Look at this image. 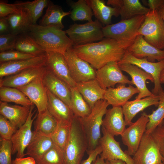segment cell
Wrapping results in <instances>:
<instances>
[{"label": "cell", "mask_w": 164, "mask_h": 164, "mask_svg": "<svg viewBox=\"0 0 164 164\" xmlns=\"http://www.w3.org/2000/svg\"><path fill=\"white\" fill-rule=\"evenodd\" d=\"M134 41L105 38L98 42L74 45L72 49L78 56L97 70L109 62L120 61Z\"/></svg>", "instance_id": "1"}, {"label": "cell", "mask_w": 164, "mask_h": 164, "mask_svg": "<svg viewBox=\"0 0 164 164\" xmlns=\"http://www.w3.org/2000/svg\"><path fill=\"white\" fill-rule=\"evenodd\" d=\"M28 33L46 51L56 52L64 55L74 45L66 31L57 27L32 24Z\"/></svg>", "instance_id": "2"}, {"label": "cell", "mask_w": 164, "mask_h": 164, "mask_svg": "<svg viewBox=\"0 0 164 164\" xmlns=\"http://www.w3.org/2000/svg\"><path fill=\"white\" fill-rule=\"evenodd\" d=\"M109 105L105 99L100 100L96 103L88 115L84 118H79L87 140L86 152L88 154L99 145L101 137V128L103 117Z\"/></svg>", "instance_id": "3"}, {"label": "cell", "mask_w": 164, "mask_h": 164, "mask_svg": "<svg viewBox=\"0 0 164 164\" xmlns=\"http://www.w3.org/2000/svg\"><path fill=\"white\" fill-rule=\"evenodd\" d=\"M87 143L79 118L74 116L71 125L69 138L64 154L67 164H80Z\"/></svg>", "instance_id": "4"}, {"label": "cell", "mask_w": 164, "mask_h": 164, "mask_svg": "<svg viewBox=\"0 0 164 164\" xmlns=\"http://www.w3.org/2000/svg\"><path fill=\"white\" fill-rule=\"evenodd\" d=\"M155 47L164 49V21L157 10L150 9L136 34Z\"/></svg>", "instance_id": "5"}, {"label": "cell", "mask_w": 164, "mask_h": 164, "mask_svg": "<svg viewBox=\"0 0 164 164\" xmlns=\"http://www.w3.org/2000/svg\"><path fill=\"white\" fill-rule=\"evenodd\" d=\"M102 24L95 19L84 24L74 23L65 31L74 45L100 41L104 37Z\"/></svg>", "instance_id": "6"}, {"label": "cell", "mask_w": 164, "mask_h": 164, "mask_svg": "<svg viewBox=\"0 0 164 164\" xmlns=\"http://www.w3.org/2000/svg\"><path fill=\"white\" fill-rule=\"evenodd\" d=\"M145 17V15H139L106 25L103 29L104 37L118 40L134 41Z\"/></svg>", "instance_id": "7"}, {"label": "cell", "mask_w": 164, "mask_h": 164, "mask_svg": "<svg viewBox=\"0 0 164 164\" xmlns=\"http://www.w3.org/2000/svg\"><path fill=\"white\" fill-rule=\"evenodd\" d=\"M133 156L134 164H159L162 162L159 146L151 134L144 133Z\"/></svg>", "instance_id": "8"}, {"label": "cell", "mask_w": 164, "mask_h": 164, "mask_svg": "<svg viewBox=\"0 0 164 164\" xmlns=\"http://www.w3.org/2000/svg\"><path fill=\"white\" fill-rule=\"evenodd\" d=\"M149 120L145 112L134 122H132L121 135L123 144L127 147L128 153L133 155L137 150L145 133Z\"/></svg>", "instance_id": "9"}, {"label": "cell", "mask_w": 164, "mask_h": 164, "mask_svg": "<svg viewBox=\"0 0 164 164\" xmlns=\"http://www.w3.org/2000/svg\"><path fill=\"white\" fill-rule=\"evenodd\" d=\"M96 79L101 87L106 90L117 84L133 85L124 75L117 62H109L96 71Z\"/></svg>", "instance_id": "10"}, {"label": "cell", "mask_w": 164, "mask_h": 164, "mask_svg": "<svg viewBox=\"0 0 164 164\" xmlns=\"http://www.w3.org/2000/svg\"><path fill=\"white\" fill-rule=\"evenodd\" d=\"M72 48L67 50L63 55L74 81L77 83L96 79V71L94 68L87 62L78 56Z\"/></svg>", "instance_id": "11"}, {"label": "cell", "mask_w": 164, "mask_h": 164, "mask_svg": "<svg viewBox=\"0 0 164 164\" xmlns=\"http://www.w3.org/2000/svg\"><path fill=\"white\" fill-rule=\"evenodd\" d=\"M34 108L33 105L26 122L17 129L10 140L12 145V154L16 153L17 158L24 157L25 155V150L29 144L33 136V131H32V127L37 115L36 114L33 117L35 111H33Z\"/></svg>", "instance_id": "12"}, {"label": "cell", "mask_w": 164, "mask_h": 164, "mask_svg": "<svg viewBox=\"0 0 164 164\" xmlns=\"http://www.w3.org/2000/svg\"><path fill=\"white\" fill-rule=\"evenodd\" d=\"M118 63H129L135 65L150 74L154 80V87L152 92L154 94L158 95L159 91L162 88L160 77L161 72L164 69V60L152 62L146 58H136L126 50L122 59Z\"/></svg>", "instance_id": "13"}, {"label": "cell", "mask_w": 164, "mask_h": 164, "mask_svg": "<svg viewBox=\"0 0 164 164\" xmlns=\"http://www.w3.org/2000/svg\"><path fill=\"white\" fill-rule=\"evenodd\" d=\"M101 131L103 135L98 145L102 149L100 157L104 160L109 161L114 159H120L124 161L126 164H134L132 158L126 151H123L119 142L115 139L114 136L109 134L102 126Z\"/></svg>", "instance_id": "14"}, {"label": "cell", "mask_w": 164, "mask_h": 164, "mask_svg": "<svg viewBox=\"0 0 164 164\" xmlns=\"http://www.w3.org/2000/svg\"><path fill=\"white\" fill-rule=\"evenodd\" d=\"M46 52V64L48 68L70 87H76L77 83L71 76L69 66L64 55L56 52Z\"/></svg>", "instance_id": "15"}, {"label": "cell", "mask_w": 164, "mask_h": 164, "mask_svg": "<svg viewBox=\"0 0 164 164\" xmlns=\"http://www.w3.org/2000/svg\"><path fill=\"white\" fill-rule=\"evenodd\" d=\"M22 91L36 106L38 113H42L47 109L48 97L47 89L42 77L27 85L16 88Z\"/></svg>", "instance_id": "16"}, {"label": "cell", "mask_w": 164, "mask_h": 164, "mask_svg": "<svg viewBox=\"0 0 164 164\" xmlns=\"http://www.w3.org/2000/svg\"><path fill=\"white\" fill-rule=\"evenodd\" d=\"M118 64L122 71L127 73L130 76L133 84L136 86L139 91L135 100H139L153 94L148 89L146 85V81L148 80L154 83V79L150 74L132 64L127 63H118Z\"/></svg>", "instance_id": "17"}, {"label": "cell", "mask_w": 164, "mask_h": 164, "mask_svg": "<svg viewBox=\"0 0 164 164\" xmlns=\"http://www.w3.org/2000/svg\"><path fill=\"white\" fill-rule=\"evenodd\" d=\"M46 64L22 70L16 74L1 78L0 87L18 88L28 84L42 77L46 69Z\"/></svg>", "instance_id": "18"}, {"label": "cell", "mask_w": 164, "mask_h": 164, "mask_svg": "<svg viewBox=\"0 0 164 164\" xmlns=\"http://www.w3.org/2000/svg\"><path fill=\"white\" fill-rule=\"evenodd\" d=\"M126 50L136 58H146L150 62L164 60V49L160 50L151 45L142 35L137 36Z\"/></svg>", "instance_id": "19"}, {"label": "cell", "mask_w": 164, "mask_h": 164, "mask_svg": "<svg viewBox=\"0 0 164 164\" xmlns=\"http://www.w3.org/2000/svg\"><path fill=\"white\" fill-rule=\"evenodd\" d=\"M42 78L46 88L63 101L70 108V87L55 75L47 67L42 77Z\"/></svg>", "instance_id": "20"}, {"label": "cell", "mask_w": 164, "mask_h": 164, "mask_svg": "<svg viewBox=\"0 0 164 164\" xmlns=\"http://www.w3.org/2000/svg\"><path fill=\"white\" fill-rule=\"evenodd\" d=\"M47 91L48 111L58 122L70 125L74 116L71 110L63 101L47 89Z\"/></svg>", "instance_id": "21"}, {"label": "cell", "mask_w": 164, "mask_h": 164, "mask_svg": "<svg viewBox=\"0 0 164 164\" xmlns=\"http://www.w3.org/2000/svg\"><path fill=\"white\" fill-rule=\"evenodd\" d=\"M46 56L0 63V77L10 76L29 68L46 64Z\"/></svg>", "instance_id": "22"}, {"label": "cell", "mask_w": 164, "mask_h": 164, "mask_svg": "<svg viewBox=\"0 0 164 164\" xmlns=\"http://www.w3.org/2000/svg\"><path fill=\"white\" fill-rule=\"evenodd\" d=\"M123 116L122 107H113L107 110L102 126L112 136L121 135L126 126Z\"/></svg>", "instance_id": "23"}, {"label": "cell", "mask_w": 164, "mask_h": 164, "mask_svg": "<svg viewBox=\"0 0 164 164\" xmlns=\"http://www.w3.org/2000/svg\"><path fill=\"white\" fill-rule=\"evenodd\" d=\"M139 93L136 87L129 85L128 87L125 84H119L116 88L109 87L105 91L104 99L109 105L113 107H122L133 95Z\"/></svg>", "instance_id": "24"}, {"label": "cell", "mask_w": 164, "mask_h": 164, "mask_svg": "<svg viewBox=\"0 0 164 164\" xmlns=\"http://www.w3.org/2000/svg\"><path fill=\"white\" fill-rule=\"evenodd\" d=\"M159 101V95L153 94L139 100L127 101L122 106L126 125L129 126L134 118L140 112L152 105L157 107Z\"/></svg>", "instance_id": "25"}, {"label": "cell", "mask_w": 164, "mask_h": 164, "mask_svg": "<svg viewBox=\"0 0 164 164\" xmlns=\"http://www.w3.org/2000/svg\"><path fill=\"white\" fill-rule=\"evenodd\" d=\"M107 4L119 9L121 19L145 15L150 10L142 5L139 0H108Z\"/></svg>", "instance_id": "26"}, {"label": "cell", "mask_w": 164, "mask_h": 164, "mask_svg": "<svg viewBox=\"0 0 164 164\" xmlns=\"http://www.w3.org/2000/svg\"><path fill=\"white\" fill-rule=\"evenodd\" d=\"M32 105H13L0 101V114L8 119L18 129L26 122Z\"/></svg>", "instance_id": "27"}, {"label": "cell", "mask_w": 164, "mask_h": 164, "mask_svg": "<svg viewBox=\"0 0 164 164\" xmlns=\"http://www.w3.org/2000/svg\"><path fill=\"white\" fill-rule=\"evenodd\" d=\"M76 87L91 109L98 101L104 99L106 90L96 79L77 83Z\"/></svg>", "instance_id": "28"}, {"label": "cell", "mask_w": 164, "mask_h": 164, "mask_svg": "<svg viewBox=\"0 0 164 164\" xmlns=\"http://www.w3.org/2000/svg\"><path fill=\"white\" fill-rule=\"evenodd\" d=\"M54 145L51 137L34 131L32 138L26 148L25 155L32 157L36 161Z\"/></svg>", "instance_id": "29"}, {"label": "cell", "mask_w": 164, "mask_h": 164, "mask_svg": "<svg viewBox=\"0 0 164 164\" xmlns=\"http://www.w3.org/2000/svg\"><path fill=\"white\" fill-rule=\"evenodd\" d=\"M71 11L64 12L62 7L50 1L46 12L39 22L44 26H53L63 29L64 26L62 22L63 18L70 15Z\"/></svg>", "instance_id": "30"}, {"label": "cell", "mask_w": 164, "mask_h": 164, "mask_svg": "<svg viewBox=\"0 0 164 164\" xmlns=\"http://www.w3.org/2000/svg\"><path fill=\"white\" fill-rule=\"evenodd\" d=\"M96 19L102 24H111L112 16L120 15L119 10L116 7L107 5L103 0H87Z\"/></svg>", "instance_id": "31"}, {"label": "cell", "mask_w": 164, "mask_h": 164, "mask_svg": "<svg viewBox=\"0 0 164 164\" xmlns=\"http://www.w3.org/2000/svg\"><path fill=\"white\" fill-rule=\"evenodd\" d=\"M15 50L36 57L46 56V51L27 33L17 36Z\"/></svg>", "instance_id": "32"}, {"label": "cell", "mask_w": 164, "mask_h": 164, "mask_svg": "<svg viewBox=\"0 0 164 164\" xmlns=\"http://www.w3.org/2000/svg\"><path fill=\"white\" fill-rule=\"evenodd\" d=\"M7 17L11 33L16 36L27 33L30 26L33 24L29 15L23 10L21 9L19 12L10 15Z\"/></svg>", "instance_id": "33"}, {"label": "cell", "mask_w": 164, "mask_h": 164, "mask_svg": "<svg viewBox=\"0 0 164 164\" xmlns=\"http://www.w3.org/2000/svg\"><path fill=\"white\" fill-rule=\"evenodd\" d=\"M67 4L71 9L70 17L73 21H93L94 14L87 0H78L76 2L67 0Z\"/></svg>", "instance_id": "34"}, {"label": "cell", "mask_w": 164, "mask_h": 164, "mask_svg": "<svg viewBox=\"0 0 164 164\" xmlns=\"http://www.w3.org/2000/svg\"><path fill=\"white\" fill-rule=\"evenodd\" d=\"M58 122L47 109L37 113L34 121V131L51 137L57 127Z\"/></svg>", "instance_id": "35"}, {"label": "cell", "mask_w": 164, "mask_h": 164, "mask_svg": "<svg viewBox=\"0 0 164 164\" xmlns=\"http://www.w3.org/2000/svg\"><path fill=\"white\" fill-rule=\"evenodd\" d=\"M50 0H35L32 1H16L14 4L19 9L27 12L29 15L33 24L42 15L44 9L47 8Z\"/></svg>", "instance_id": "36"}, {"label": "cell", "mask_w": 164, "mask_h": 164, "mask_svg": "<svg viewBox=\"0 0 164 164\" xmlns=\"http://www.w3.org/2000/svg\"><path fill=\"white\" fill-rule=\"evenodd\" d=\"M0 100L1 101L13 102L23 106L33 104L22 91L15 88L0 87Z\"/></svg>", "instance_id": "37"}, {"label": "cell", "mask_w": 164, "mask_h": 164, "mask_svg": "<svg viewBox=\"0 0 164 164\" xmlns=\"http://www.w3.org/2000/svg\"><path fill=\"white\" fill-rule=\"evenodd\" d=\"M71 97L70 108L74 115L84 118L91 112V109L76 87H70Z\"/></svg>", "instance_id": "38"}, {"label": "cell", "mask_w": 164, "mask_h": 164, "mask_svg": "<svg viewBox=\"0 0 164 164\" xmlns=\"http://www.w3.org/2000/svg\"><path fill=\"white\" fill-rule=\"evenodd\" d=\"M159 101L158 108L150 114H148L149 119L145 133L151 134L164 119V90L162 88L158 94Z\"/></svg>", "instance_id": "39"}, {"label": "cell", "mask_w": 164, "mask_h": 164, "mask_svg": "<svg viewBox=\"0 0 164 164\" xmlns=\"http://www.w3.org/2000/svg\"><path fill=\"white\" fill-rule=\"evenodd\" d=\"M58 122L56 129L51 137L54 144L64 153L69 138L71 125Z\"/></svg>", "instance_id": "40"}, {"label": "cell", "mask_w": 164, "mask_h": 164, "mask_svg": "<svg viewBox=\"0 0 164 164\" xmlns=\"http://www.w3.org/2000/svg\"><path fill=\"white\" fill-rule=\"evenodd\" d=\"M36 161L37 164H67L64 153L55 145Z\"/></svg>", "instance_id": "41"}, {"label": "cell", "mask_w": 164, "mask_h": 164, "mask_svg": "<svg viewBox=\"0 0 164 164\" xmlns=\"http://www.w3.org/2000/svg\"><path fill=\"white\" fill-rule=\"evenodd\" d=\"M36 57L29 54L25 53L15 50L0 53V63L11 61L29 59Z\"/></svg>", "instance_id": "42"}, {"label": "cell", "mask_w": 164, "mask_h": 164, "mask_svg": "<svg viewBox=\"0 0 164 164\" xmlns=\"http://www.w3.org/2000/svg\"><path fill=\"white\" fill-rule=\"evenodd\" d=\"M17 129L8 119L0 114V139L10 140Z\"/></svg>", "instance_id": "43"}, {"label": "cell", "mask_w": 164, "mask_h": 164, "mask_svg": "<svg viewBox=\"0 0 164 164\" xmlns=\"http://www.w3.org/2000/svg\"><path fill=\"white\" fill-rule=\"evenodd\" d=\"M0 164H13L11 160L12 143L10 140L0 139Z\"/></svg>", "instance_id": "44"}, {"label": "cell", "mask_w": 164, "mask_h": 164, "mask_svg": "<svg viewBox=\"0 0 164 164\" xmlns=\"http://www.w3.org/2000/svg\"><path fill=\"white\" fill-rule=\"evenodd\" d=\"M17 37L11 33L0 35V52L15 50Z\"/></svg>", "instance_id": "45"}, {"label": "cell", "mask_w": 164, "mask_h": 164, "mask_svg": "<svg viewBox=\"0 0 164 164\" xmlns=\"http://www.w3.org/2000/svg\"><path fill=\"white\" fill-rule=\"evenodd\" d=\"M156 142L164 162V125H160L151 133Z\"/></svg>", "instance_id": "46"}, {"label": "cell", "mask_w": 164, "mask_h": 164, "mask_svg": "<svg viewBox=\"0 0 164 164\" xmlns=\"http://www.w3.org/2000/svg\"><path fill=\"white\" fill-rule=\"evenodd\" d=\"M21 11L14 3H8L6 0L0 1V18L19 13Z\"/></svg>", "instance_id": "47"}, {"label": "cell", "mask_w": 164, "mask_h": 164, "mask_svg": "<svg viewBox=\"0 0 164 164\" xmlns=\"http://www.w3.org/2000/svg\"><path fill=\"white\" fill-rule=\"evenodd\" d=\"M102 152V148L101 146L98 145L95 149L88 154V158L81 161L80 164H92L98 155H100Z\"/></svg>", "instance_id": "48"}, {"label": "cell", "mask_w": 164, "mask_h": 164, "mask_svg": "<svg viewBox=\"0 0 164 164\" xmlns=\"http://www.w3.org/2000/svg\"><path fill=\"white\" fill-rule=\"evenodd\" d=\"M9 33L11 30L7 16L0 18V35Z\"/></svg>", "instance_id": "49"}, {"label": "cell", "mask_w": 164, "mask_h": 164, "mask_svg": "<svg viewBox=\"0 0 164 164\" xmlns=\"http://www.w3.org/2000/svg\"><path fill=\"white\" fill-rule=\"evenodd\" d=\"M152 7L157 10L164 21V0H153Z\"/></svg>", "instance_id": "50"}, {"label": "cell", "mask_w": 164, "mask_h": 164, "mask_svg": "<svg viewBox=\"0 0 164 164\" xmlns=\"http://www.w3.org/2000/svg\"><path fill=\"white\" fill-rule=\"evenodd\" d=\"M12 162L14 164H36L35 159L30 156L26 158L16 157L12 161Z\"/></svg>", "instance_id": "51"}, {"label": "cell", "mask_w": 164, "mask_h": 164, "mask_svg": "<svg viewBox=\"0 0 164 164\" xmlns=\"http://www.w3.org/2000/svg\"><path fill=\"white\" fill-rule=\"evenodd\" d=\"M92 164H109V162L98 156Z\"/></svg>", "instance_id": "52"}, {"label": "cell", "mask_w": 164, "mask_h": 164, "mask_svg": "<svg viewBox=\"0 0 164 164\" xmlns=\"http://www.w3.org/2000/svg\"><path fill=\"white\" fill-rule=\"evenodd\" d=\"M109 164H125L123 161L120 159H114L109 161Z\"/></svg>", "instance_id": "53"}, {"label": "cell", "mask_w": 164, "mask_h": 164, "mask_svg": "<svg viewBox=\"0 0 164 164\" xmlns=\"http://www.w3.org/2000/svg\"><path fill=\"white\" fill-rule=\"evenodd\" d=\"M160 81L161 84H164V69L161 72L160 77Z\"/></svg>", "instance_id": "54"}, {"label": "cell", "mask_w": 164, "mask_h": 164, "mask_svg": "<svg viewBox=\"0 0 164 164\" xmlns=\"http://www.w3.org/2000/svg\"><path fill=\"white\" fill-rule=\"evenodd\" d=\"M160 125H164V119L163 120L161 123Z\"/></svg>", "instance_id": "55"}, {"label": "cell", "mask_w": 164, "mask_h": 164, "mask_svg": "<svg viewBox=\"0 0 164 164\" xmlns=\"http://www.w3.org/2000/svg\"><path fill=\"white\" fill-rule=\"evenodd\" d=\"M159 164H164V162H162Z\"/></svg>", "instance_id": "56"}, {"label": "cell", "mask_w": 164, "mask_h": 164, "mask_svg": "<svg viewBox=\"0 0 164 164\" xmlns=\"http://www.w3.org/2000/svg\"><path fill=\"white\" fill-rule=\"evenodd\" d=\"M13 164H14L13 163Z\"/></svg>", "instance_id": "57"}, {"label": "cell", "mask_w": 164, "mask_h": 164, "mask_svg": "<svg viewBox=\"0 0 164 164\" xmlns=\"http://www.w3.org/2000/svg\"></svg>", "instance_id": "58"}]
</instances>
